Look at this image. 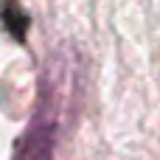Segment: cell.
Here are the masks:
<instances>
[{"instance_id": "cell-1", "label": "cell", "mask_w": 160, "mask_h": 160, "mask_svg": "<svg viewBox=\"0 0 160 160\" xmlns=\"http://www.w3.org/2000/svg\"><path fill=\"white\" fill-rule=\"evenodd\" d=\"M76 82H79L76 53L68 48L51 53L39 79V98H37L34 118L25 135L20 138L14 160H53L59 127L70 115V104L76 98Z\"/></svg>"}]
</instances>
